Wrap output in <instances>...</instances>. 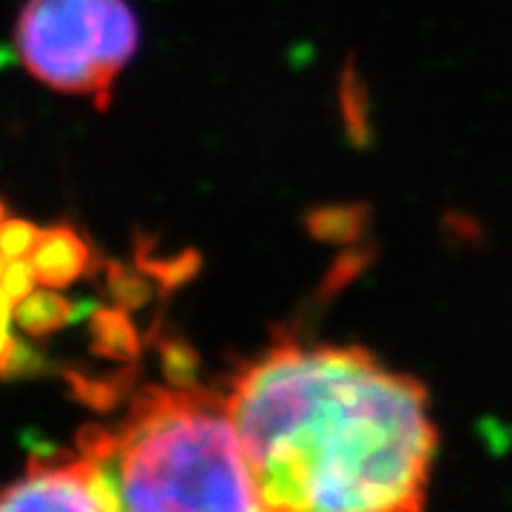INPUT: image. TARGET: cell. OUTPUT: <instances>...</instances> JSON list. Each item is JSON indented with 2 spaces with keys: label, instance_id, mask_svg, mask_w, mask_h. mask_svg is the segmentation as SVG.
<instances>
[{
  "label": "cell",
  "instance_id": "1",
  "mask_svg": "<svg viewBox=\"0 0 512 512\" xmlns=\"http://www.w3.org/2000/svg\"><path fill=\"white\" fill-rule=\"evenodd\" d=\"M274 512H419L436 427L410 376L348 345L285 342L225 396Z\"/></svg>",
  "mask_w": 512,
  "mask_h": 512
},
{
  "label": "cell",
  "instance_id": "2",
  "mask_svg": "<svg viewBox=\"0 0 512 512\" xmlns=\"http://www.w3.org/2000/svg\"><path fill=\"white\" fill-rule=\"evenodd\" d=\"M77 456L106 512H274L228 402L200 387H148L117 421L86 427Z\"/></svg>",
  "mask_w": 512,
  "mask_h": 512
},
{
  "label": "cell",
  "instance_id": "3",
  "mask_svg": "<svg viewBox=\"0 0 512 512\" xmlns=\"http://www.w3.org/2000/svg\"><path fill=\"white\" fill-rule=\"evenodd\" d=\"M140 46V20L128 0H26L15 49L26 72L55 92L89 97L106 109Z\"/></svg>",
  "mask_w": 512,
  "mask_h": 512
},
{
  "label": "cell",
  "instance_id": "4",
  "mask_svg": "<svg viewBox=\"0 0 512 512\" xmlns=\"http://www.w3.org/2000/svg\"><path fill=\"white\" fill-rule=\"evenodd\" d=\"M0 512H106L89 464L80 456L37 461L0 490Z\"/></svg>",
  "mask_w": 512,
  "mask_h": 512
}]
</instances>
